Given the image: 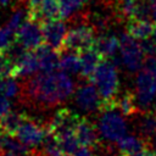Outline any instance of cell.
Masks as SVG:
<instances>
[{
  "label": "cell",
  "mask_w": 156,
  "mask_h": 156,
  "mask_svg": "<svg viewBox=\"0 0 156 156\" xmlns=\"http://www.w3.org/2000/svg\"><path fill=\"white\" fill-rule=\"evenodd\" d=\"M74 91V83L63 71H40L23 82L21 99L34 108H52L66 101Z\"/></svg>",
  "instance_id": "obj_1"
},
{
  "label": "cell",
  "mask_w": 156,
  "mask_h": 156,
  "mask_svg": "<svg viewBox=\"0 0 156 156\" xmlns=\"http://www.w3.org/2000/svg\"><path fill=\"white\" fill-rule=\"evenodd\" d=\"M91 82L96 85L102 100V112L118 107L119 79L116 63L111 58H102L98 66Z\"/></svg>",
  "instance_id": "obj_2"
},
{
  "label": "cell",
  "mask_w": 156,
  "mask_h": 156,
  "mask_svg": "<svg viewBox=\"0 0 156 156\" xmlns=\"http://www.w3.org/2000/svg\"><path fill=\"white\" fill-rule=\"evenodd\" d=\"M79 115L68 107L58 108L48 123V132L57 138L58 141L76 135V128L80 121Z\"/></svg>",
  "instance_id": "obj_3"
},
{
  "label": "cell",
  "mask_w": 156,
  "mask_h": 156,
  "mask_svg": "<svg viewBox=\"0 0 156 156\" xmlns=\"http://www.w3.org/2000/svg\"><path fill=\"white\" fill-rule=\"evenodd\" d=\"M95 39V29L89 24L80 23L67 32L61 52L73 51L79 54L87 49L93 48Z\"/></svg>",
  "instance_id": "obj_4"
},
{
  "label": "cell",
  "mask_w": 156,
  "mask_h": 156,
  "mask_svg": "<svg viewBox=\"0 0 156 156\" xmlns=\"http://www.w3.org/2000/svg\"><path fill=\"white\" fill-rule=\"evenodd\" d=\"M119 52L122 63L130 72L140 71L144 63V52L140 46V43L136 41L127 32L123 33L119 38Z\"/></svg>",
  "instance_id": "obj_5"
},
{
  "label": "cell",
  "mask_w": 156,
  "mask_h": 156,
  "mask_svg": "<svg viewBox=\"0 0 156 156\" xmlns=\"http://www.w3.org/2000/svg\"><path fill=\"white\" fill-rule=\"evenodd\" d=\"M15 41L27 50H35L44 44L41 22L26 17L15 33Z\"/></svg>",
  "instance_id": "obj_6"
},
{
  "label": "cell",
  "mask_w": 156,
  "mask_h": 156,
  "mask_svg": "<svg viewBox=\"0 0 156 156\" xmlns=\"http://www.w3.org/2000/svg\"><path fill=\"white\" fill-rule=\"evenodd\" d=\"M48 134V124H43L40 121L27 115L13 138L23 143L24 145L34 149L43 144Z\"/></svg>",
  "instance_id": "obj_7"
},
{
  "label": "cell",
  "mask_w": 156,
  "mask_h": 156,
  "mask_svg": "<svg viewBox=\"0 0 156 156\" xmlns=\"http://www.w3.org/2000/svg\"><path fill=\"white\" fill-rule=\"evenodd\" d=\"M100 135L111 143H118L127 135V124L124 118L115 110L105 111L99 121Z\"/></svg>",
  "instance_id": "obj_8"
},
{
  "label": "cell",
  "mask_w": 156,
  "mask_h": 156,
  "mask_svg": "<svg viewBox=\"0 0 156 156\" xmlns=\"http://www.w3.org/2000/svg\"><path fill=\"white\" fill-rule=\"evenodd\" d=\"M135 96L141 112L147 111L156 96V78L141 68L135 79Z\"/></svg>",
  "instance_id": "obj_9"
},
{
  "label": "cell",
  "mask_w": 156,
  "mask_h": 156,
  "mask_svg": "<svg viewBox=\"0 0 156 156\" xmlns=\"http://www.w3.org/2000/svg\"><path fill=\"white\" fill-rule=\"evenodd\" d=\"M74 100L78 107L85 112H102V100L93 82H88L78 87Z\"/></svg>",
  "instance_id": "obj_10"
},
{
  "label": "cell",
  "mask_w": 156,
  "mask_h": 156,
  "mask_svg": "<svg viewBox=\"0 0 156 156\" xmlns=\"http://www.w3.org/2000/svg\"><path fill=\"white\" fill-rule=\"evenodd\" d=\"M41 29L44 35V43L57 50L60 54L63 48V41L67 34L66 24L62 18H52L41 22Z\"/></svg>",
  "instance_id": "obj_11"
},
{
  "label": "cell",
  "mask_w": 156,
  "mask_h": 156,
  "mask_svg": "<svg viewBox=\"0 0 156 156\" xmlns=\"http://www.w3.org/2000/svg\"><path fill=\"white\" fill-rule=\"evenodd\" d=\"M99 133L100 132H98V128L90 119L87 117H80V121L76 128V136L79 146L89 147L91 150L98 149L100 145Z\"/></svg>",
  "instance_id": "obj_12"
},
{
  "label": "cell",
  "mask_w": 156,
  "mask_h": 156,
  "mask_svg": "<svg viewBox=\"0 0 156 156\" xmlns=\"http://www.w3.org/2000/svg\"><path fill=\"white\" fill-rule=\"evenodd\" d=\"M37 71H40L39 62L34 50H26L16 61L12 69V78H27L33 76Z\"/></svg>",
  "instance_id": "obj_13"
},
{
  "label": "cell",
  "mask_w": 156,
  "mask_h": 156,
  "mask_svg": "<svg viewBox=\"0 0 156 156\" xmlns=\"http://www.w3.org/2000/svg\"><path fill=\"white\" fill-rule=\"evenodd\" d=\"M79 56H80V73L79 74L83 79L91 82L93 76L104 57L94 46L79 52Z\"/></svg>",
  "instance_id": "obj_14"
},
{
  "label": "cell",
  "mask_w": 156,
  "mask_h": 156,
  "mask_svg": "<svg viewBox=\"0 0 156 156\" xmlns=\"http://www.w3.org/2000/svg\"><path fill=\"white\" fill-rule=\"evenodd\" d=\"M38 62H39V68L40 71L50 72V71H56L60 69V56L61 54L49 46L48 44H43L39 48L34 50Z\"/></svg>",
  "instance_id": "obj_15"
},
{
  "label": "cell",
  "mask_w": 156,
  "mask_h": 156,
  "mask_svg": "<svg viewBox=\"0 0 156 156\" xmlns=\"http://www.w3.org/2000/svg\"><path fill=\"white\" fill-rule=\"evenodd\" d=\"M138 135L147 144L151 145L152 139L156 134V113L155 112H141L136 122Z\"/></svg>",
  "instance_id": "obj_16"
},
{
  "label": "cell",
  "mask_w": 156,
  "mask_h": 156,
  "mask_svg": "<svg viewBox=\"0 0 156 156\" xmlns=\"http://www.w3.org/2000/svg\"><path fill=\"white\" fill-rule=\"evenodd\" d=\"M119 39L113 34H102L95 39L94 48L102 55L104 58L113 60L117 50H119Z\"/></svg>",
  "instance_id": "obj_17"
},
{
  "label": "cell",
  "mask_w": 156,
  "mask_h": 156,
  "mask_svg": "<svg viewBox=\"0 0 156 156\" xmlns=\"http://www.w3.org/2000/svg\"><path fill=\"white\" fill-rule=\"evenodd\" d=\"M27 117L26 113L22 112H15V111H9L0 118V130L5 133L7 136H15L17 129Z\"/></svg>",
  "instance_id": "obj_18"
},
{
  "label": "cell",
  "mask_w": 156,
  "mask_h": 156,
  "mask_svg": "<svg viewBox=\"0 0 156 156\" xmlns=\"http://www.w3.org/2000/svg\"><path fill=\"white\" fill-rule=\"evenodd\" d=\"M155 24L151 23L147 20H136L133 18L128 22L127 24V33L130 34L133 38L143 40L149 38L150 35H152Z\"/></svg>",
  "instance_id": "obj_19"
},
{
  "label": "cell",
  "mask_w": 156,
  "mask_h": 156,
  "mask_svg": "<svg viewBox=\"0 0 156 156\" xmlns=\"http://www.w3.org/2000/svg\"><path fill=\"white\" fill-rule=\"evenodd\" d=\"M117 144L119 151L128 156H136L139 152L149 146L139 135H126Z\"/></svg>",
  "instance_id": "obj_20"
},
{
  "label": "cell",
  "mask_w": 156,
  "mask_h": 156,
  "mask_svg": "<svg viewBox=\"0 0 156 156\" xmlns=\"http://www.w3.org/2000/svg\"><path fill=\"white\" fill-rule=\"evenodd\" d=\"M118 108L126 117H134L141 113L135 94H133L129 90L124 91L121 96H118Z\"/></svg>",
  "instance_id": "obj_21"
},
{
  "label": "cell",
  "mask_w": 156,
  "mask_h": 156,
  "mask_svg": "<svg viewBox=\"0 0 156 156\" xmlns=\"http://www.w3.org/2000/svg\"><path fill=\"white\" fill-rule=\"evenodd\" d=\"M60 69L66 73H80V56L78 52L63 51L60 56Z\"/></svg>",
  "instance_id": "obj_22"
},
{
  "label": "cell",
  "mask_w": 156,
  "mask_h": 156,
  "mask_svg": "<svg viewBox=\"0 0 156 156\" xmlns=\"http://www.w3.org/2000/svg\"><path fill=\"white\" fill-rule=\"evenodd\" d=\"M41 147H43L44 155H46V156H66L57 138L49 132L41 144Z\"/></svg>",
  "instance_id": "obj_23"
},
{
  "label": "cell",
  "mask_w": 156,
  "mask_h": 156,
  "mask_svg": "<svg viewBox=\"0 0 156 156\" xmlns=\"http://www.w3.org/2000/svg\"><path fill=\"white\" fill-rule=\"evenodd\" d=\"M58 2L61 7V17L66 18L83 7L87 2H89V0H58Z\"/></svg>",
  "instance_id": "obj_24"
},
{
  "label": "cell",
  "mask_w": 156,
  "mask_h": 156,
  "mask_svg": "<svg viewBox=\"0 0 156 156\" xmlns=\"http://www.w3.org/2000/svg\"><path fill=\"white\" fill-rule=\"evenodd\" d=\"M20 90H21V85L17 84L13 80V78L11 77L0 78V95L11 98V96L20 94Z\"/></svg>",
  "instance_id": "obj_25"
},
{
  "label": "cell",
  "mask_w": 156,
  "mask_h": 156,
  "mask_svg": "<svg viewBox=\"0 0 156 156\" xmlns=\"http://www.w3.org/2000/svg\"><path fill=\"white\" fill-rule=\"evenodd\" d=\"M15 62L6 49H0V78L11 77ZM12 78V77H11Z\"/></svg>",
  "instance_id": "obj_26"
},
{
  "label": "cell",
  "mask_w": 156,
  "mask_h": 156,
  "mask_svg": "<svg viewBox=\"0 0 156 156\" xmlns=\"http://www.w3.org/2000/svg\"><path fill=\"white\" fill-rule=\"evenodd\" d=\"M15 33L9 26L0 28V49H7L15 41Z\"/></svg>",
  "instance_id": "obj_27"
},
{
  "label": "cell",
  "mask_w": 156,
  "mask_h": 156,
  "mask_svg": "<svg viewBox=\"0 0 156 156\" xmlns=\"http://www.w3.org/2000/svg\"><path fill=\"white\" fill-rule=\"evenodd\" d=\"M140 46L143 49V52L145 56H155L156 55V44L152 39H143L140 41Z\"/></svg>",
  "instance_id": "obj_28"
},
{
  "label": "cell",
  "mask_w": 156,
  "mask_h": 156,
  "mask_svg": "<svg viewBox=\"0 0 156 156\" xmlns=\"http://www.w3.org/2000/svg\"><path fill=\"white\" fill-rule=\"evenodd\" d=\"M143 68L156 78V55L146 56V60H144V63H143Z\"/></svg>",
  "instance_id": "obj_29"
},
{
  "label": "cell",
  "mask_w": 156,
  "mask_h": 156,
  "mask_svg": "<svg viewBox=\"0 0 156 156\" xmlns=\"http://www.w3.org/2000/svg\"><path fill=\"white\" fill-rule=\"evenodd\" d=\"M10 106H11V104H10L9 99L4 95H0V118L10 111Z\"/></svg>",
  "instance_id": "obj_30"
},
{
  "label": "cell",
  "mask_w": 156,
  "mask_h": 156,
  "mask_svg": "<svg viewBox=\"0 0 156 156\" xmlns=\"http://www.w3.org/2000/svg\"><path fill=\"white\" fill-rule=\"evenodd\" d=\"M71 156H94L93 155V151H91V149H89V147H84V146H80V147H78Z\"/></svg>",
  "instance_id": "obj_31"
},
{
  "label": "cell",
  "mask_w": 156,
  "mask_h": 156,
  "mask_svg": "<svg viewBox=\"0 0 156 156\" xmlns=\"http://www.w3.org/2000/svg\"><path fill=\"white\" fill-rule=\"evenodd\" d=\"M136 156H156V152H154L152 150H150L149 147H146L141 152H139Z\"/></svg>",
  "instance_id": "obj_32"
},
{
  "label": "cell",
  "mask_w": 156,
  "mask_h": 156,
  "mask_svg": "<svg viewBox=\"0 0 156 156\" xmlns=\"http://www.w3.org/2000/svg\"><path fill=\"white\" fill-rule=\"evenodd\" d=\"M151 4V17L156 22V0H150Z\"/></svg>",
  "instance_id": "obj_33"
},
{
  "label": "cell",
  "mask_w": 156,
  "mask_h": 156,
  "mask_svg": "<svg viewBox=\"0 0 156 156\" xmlns=\"http://www.w3.org/2000/svg\"><path fill=\"white\" fill-rule=\"evenodd\" d=\"M27 1V5H28V9H33L35 6H38L40 2H43L44 0H26Z\"/></svg>",
  "instance_id": "obj_34"
},
{
  "label": "cell",
  "mask_w": 156,
  "mask_h": 156,
  "mask_svg": "<svg viewBox=\"0 0 156 156\" xmlns=\"http://www.w3.org/2000/svg\"><path fill=\"white\" fill-rule=\"evenodd\" d=\"M1 156H20V155H17V154H15V152H12V151H9V150H1Z\"/></svg>",
  "instance_id": "obj_35"
},
{
  "label": "cell",
  "mask_w": 156,
  "mask_h": 156,
  "mask_svg": "<svg viewBox=\"0 0 156 156\" xmlns=\"http://www.w3.org/2000/svg\"><path fill=\"white\" fill-rule=\"evenodd\" d=\"M10 4V0H0V5L1 6H6Z\"/></svg>",
  "instance_id": "obj_36"
},
{
  "label": "cell",
  "mask_w": 156,
  "mask_h": 156,
  "mask_svg": "<svg viewBox=\"0 0 156 156\" xmlns=\"http://www.w3.org/2000/svg\"><path fill=\"white\" fill-rule=\"evenodd\" d=\"M152 40H154V41H155V44H156V26H155L154 32H152Z\"/></svg>",
  "instance_id": "obj_37"
},
{
  "label": "cell",
  "mask_w": 156,
  "mask_h": 156,
  "mask_svg": "<svg viewBox=\"0 0 156 156\" xmlns=\"http://www.w3.org/2000/svg\"><path fill=\"white\" fill-rule=\"evenodd\" d=\"M151 144H154V147H155V151H156V134H155V136H154V139H152V143Z\"/></svg>",
  "instance_id": "obj_38"
},
{
  "label": "cell",
  "mask_w": 156,
  "mask_h": 156,
  "mask_svg": "<svg viewBox=\"0 0 156 156\" xmlns=\"http://www.w3.org/2000/svg\"><path fill=\"white\" fill-rule=\"evenodd\" d=\"M129 1H133V0H118L119 4H123V2H129Z\"/></svg>",
  "instance_id": "obj_39"
},
{
  "label": "cell",
  "mask_w": 156,
  "mask_h": 156,
  "mask_svg": "<svg viewBox=\"0 0 156 156\" xmlns=\"http://www.w3.org/2000/svg\"><path fill=\"white\" fill-rule=\"evenodd\" d=\"M117 156H128V155H126V154H121V155H117Z\"/></svg>",
  "instance_id": "obj_40"
},
{
  "label": "cell",
  "mask_w": 156,
  "mask_h": 156,
  "mask_svg": "<svg viewBox=\"0 0 156 156\" xmlns=\"http://www.w3.org/2000/svg\"><path fill=\"white\" fill-rule=\"evenodd\" d=\"M155 113H156V106H155Z\"/></svg>",
  "instance_id": "obj_41"
}]
</instances>
